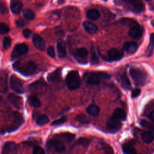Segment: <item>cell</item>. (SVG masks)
I'll use <instances>...</instances> for the list:
<instances>
[{
	"label": "cell",
	"mask_w": 154,
	"mask_h": 154,
	"mask_svg": "<svg viewBox=\"0 0 154 154\" xmlns=\"http://www.w3.org/2000/svg\"><path fill=\"white\" fill-rule=\"evenodd\" d=\"M23 36L26 38H28L31 37V34H32V31L28 29H24L23 31Z\"/></svg>",
	"instance_id": "46"
},
{
	"label": "cell",
	"mask_w": 154,
	"mask_h": 154,
	"mask_svg": "<svg viewBox=\"0 0 154 154\" xmlns=\"http://www.w3.org/2000/svg\"><path fill=\"white\" fill-rule=\"evenodd\" d=\"M27 23H28L26 21H25L24 20H22V19H19L16 21V24L19 27H23V26L26 25Z\"/></svg>",
	"instance_id": "41"
},
{
	"label": "cell",
	"mask_w": 154,
	"mask_h": 154,
	"mask_svg": "<svg viewBox=\"0 0 154 154\" xmlns=\"http://www.w3.org/2000/svg\"><path fill=\"white\" fill-rule=\"evenodd\" d=\"M86 112L88 115L93 117H96V116H97L98 114H99L100 109L97 105L94 104H91L87 108Z\"/></svg>",
	"instance_id": "23"
},
{
	"label": "cell",
	"mask_w": 154,
	"mask_h": 154,
	"mask_svg": "<svg viewBox=\"0 0 154 154\" xmlns=\"http://www.w3.org/2000/svg\"><path fill=\"white\" fill-rule=\"evenodd\" d=\"M88 54V51L84 48H79L75 52V57L77 59V60L79 62H86L84 61V60L86 58Z\"/></svg>",
	"instance_id": "16"
},
{
	"label": "cell",
	"mask_w": 154,
	"mask_h": 154,
	"mask_svg": "<svg viewBox=\"0 0 154 154\" xmlns=\"http://www.w3.org/2000/svg\"><path fill=\"white\" fill-rule=\"evenodd\" d=\"M28 101L30 106L34 108H38L41 105L40 100L35 96H30L28 98Z\"/></svg>",
	"instance_id": "29"
},
{
	"label": "cell",
	"mask_w": 154,
	"mask_h": 154,
	"mask_svg": "<svg viewBox=\"0 0 154 154\" xmlns=\"http://www.w3.org/2000/svg\"><path fill=\"white\" fill-rule=\"evenodd\" d=\"M143 34V28L138 25H135L131 28L129 31V35L135 39H140Z\"/></svg>",
	"instance_id": "12"
},
{
	"label": "cell",
	"mask_w": 154,
	"mask_h": 154,
	"mask_svg": "<svg viewBox=\"0 0 154 154\" xmlns=\"http://www.w3.org/2000/svg\"><path fill=\"white\" fill-rule=\"evenodd\" d=\"M149 118L153 122H154V111H152L150 112L149 115Z\"/></svg>",
	"instance_id": "47"
},
{
	"label": "cell",
	"mask_w": 154,
	"mask_h": 154,
	"mask_svg": "<svg viewBox=\"0 0 154 154\" xmlns=\"http://www.w3.org/2000/svg\"><path fill=\"white\" fill-rule=\"evenodd\" d=\"M13 69L24 76H30L35 73L37 69L35 63L31 60H20L13 64Z\"/></svg>",
	"instance_id": "1"
},
{
	"label": "cell",
	"mask_w": 154,
	"mask_h": 154,
	"mask_svg": "<svg viewBox=\"0 0 154 154\" xmlns=\"http://www.w3.org/2000/svg\"><path fill=\"white\" fill-rule=\"evenodd\" d=\"M82 25L84 29L89 34H95L98 31L97 26L91 22L85 21Z\"/></svg>",
	"instance_id": "19"
},
{
	"label": "cell",
	"mask_w": 154,
	"mask_h": 154,
	"mask_svg": "<svg viewBox=\"0 0 154 154\" xmlns=\"http://www.w3.org/2000/svg\"><path fill=\"white\" fill-rule=\"evenodd\" d=\"M103 1H107V0H103Z\"/></svg>",
	"instance_id": "49"
},
{
	"label": "cell",
	"mask_w": 154,
	"mask_h": 154,
	"mask_svg": "<svg viewBox=\"0 0 154 154\" xmlns=\"http://www.w3.org/2000/svg\"><path fill=\"white\" fill-rule=\"evenodd\" d=\"M100 16V12L96 9H91L87 12V17L92 20H97Z\"/></svg>",
	"instance_id": "24"
},
{
	"label": "cell",
	"mask_w": 154,
	"mask_h": 154,
	"mask_svg": "<svg viewBox=\"0 0 154 154\" xmlns=\"http://www.w3.org/2000/svg\"><path fill=\"white\" fill-rule=\"evenodd\" d=\"M66 82L69 89L71 90H76L79 88L81 84V80L78 72L75 70L69 72L67 75Z\"/></svg>",
	"instance_id": "5"
},
{
	"label": "cell",
	"mask_w": 154,
	"mask_h": 154,
	"mask_svg": "<svg viewBox=\"0 0 154 154\" xmlns=\"http://www.w3.org/2000/svg\"><path fill=\"white\" fill-rule=\"evenodd\" d=\"M84 77L88 84L91 85H97L100 82L102 79H108L110 76L105 72H95L87 73L84 75Z\"/></svg>",
	"instance_id": "3"
},
{
	"label": "cell",
	"mask_w": 154,
	"mask_h": 154,
	"mask_svg": "<svg viewBox=\"0 0 154 154\" xmlns=\"http://www.w3.org/2000/svg\"><path fill=\"white\" fill-rule=\"evenodd\" d=\"M141 138L143 141L146 143V144H150L151 143L154 138V136L153 134L150 132H144L142 135H141Z\"/></svg>",
	"instance_id": "27"
},
{
	"label": "cell",
	"mask_w": 154,
	"mask_h": 154,
	"mask_svg": "<svg viewBox=\"0 0 154 154\" xmlns=\"http://www.w3.org/2000/svg\"><path fill=\"white\" fill-rule=\"evenodd\" d=\"M11 40L8 37H5L2 40V46L4 49H7L11 45Z\"/></svg>",
	"instance_id": "38"
},
{
	"label": "cell",
	"mask_w": 154,
	"mask_h": 154,
	"mask_svg": "<svg viewBox=\"0 0 154 154\" xmlns=\"http://www.w3.org/2000/svg\"><path fill=\"white\" fill-rule=\"evenodd\" d=\"M107 56L109 61H118L122 58L123 57V53L120 50L112 48L108 51Z\"/></svg>",
	"instance_id": "13"
},
{
	"label": "cell",
	"mask_w": 154,
	"mask_h": 154,
	"mask_svg": "<svg viewBox=\"0 0 154 154\" xmlns=\"http://www.w3.org/2000/svg\"><path fill=\"white\" fill-rule=\"evenodd\" d=\"M129 7L130 10L135 13H141L144 10V5L141 0H129Z\"/></svg>",
	"instance_id": "10"
},
{
	"label": "cell",
	"mask_w": 154,
	"mask_h": 154,
	"mask_svg": "<svg viewBox=\"0 0 154 154\" xmlns=\"http://www.w3.org/2000/svg\"><path fill=\"white\" fill-rule=\"evenodd\" d=\"M32 153L34 154H43L45 153V151L42 147H36L34 149Z\"/></svg>",
	"instance_id": "43"
},
{
	"label": "cell",
	"mask_w": 154,
	"mask_h": 154,
	"mask_svg": "<svg viewBox=\"0 0 154 154\" xmlns=\"http://www.w3.org/2000/svg\"><path fill=\"white\" fill-rule=\"evenodd\" d=\"M66 121H67V117L66 116H63V117L60 118L59 119H57V120L54 121L51 125L52 126H58V125H61V124L65 123Z\"/></svg>",
	"instance_id": "40"
},
{
	"label": "cell",
	"mask_w": 154,
	"mask_h": 154,
	"mask_svg": "<svg viewBox=\"0 0 154 154\" xmlns=\"http://www.w3.org/2000/svg\"><path fill=\"white\" fill-rule=\"evenodd\" d=\"M141 93V90L139 88H135L132 91L131 96L132 97H138Z\"/></svg>",
	"instance_id": "44"
},
{
	"label": "cell",
	"mask_w": 154,
	"mask_h": 154,
	"mask_svg": "<svg viewBox=\"0 0 154 154\" xmlns=\"http://www.w3.org/2000/svg\"><path fill=\"white\" fill-rule=\"evenodd\" d=\"M76 120L79 122L81 123H84V124L88 123L90 122V119L88 118L87 116H85L84 114H78L76 117Z\"/></svg>",
	"instance_id": "34"
},
{
	"label": "cell",
	"mask_w": 154,
	"mask_h": 154,
	"mask_svg": "<svg viewBox=\"0 0 154 154\" xmlns=\"http://www.w3.org/2000/svg\"><path fill=\"white\" fill-rule=\"evenodd\" d=\"M28 51V47L24 43H20L18 44L15 46L14 48L11 55V58L12 60L16 59L22 55H23L26 54Z\"/></svg>",
	"instance_id": "9"
},
{
	"label": "cell",
	"mask_w": 154,
	"mask_h": 154,
	"mask_svg": "<svg viewBox=\"0 0 154 154\" xmlns=\"http://www.w3.org/2000/svg\"><path fill=\"white\" fill-rule=\"evenodd\" d=\"M8 99L15 108L19 109H22L23 106V99L21 97L13 93H10L8 96Z\"/></svg>",
	"instance_id": "11"
},
{
	"label": "cell",
	"mask_w": 154,
	"mask_h": 154,
	"mask_svg": "<svg viewBox=\"0 0 154 154\" xmlns=\"http://www.w3.org/2000/svg\"><path fill=\"white\" fill-rule=\"evenodd\" d=\"M47 147L49 150L54 152H63L66 150L63 143L57 139L50 140L47 143Z\"/></svg>",
	"instance_id": "6"
},
{
	"label": "cell",
	"mask_w": 154,
	"mask_h": 154,
	"mask_svg": "<svg viewBox=\"0 0 154 154\" xmlns=\"http://www.w3.org/2000/svg\"><path fill=\"white\" fill-rule=\"evenodd\" d=\"M138 49V45L134 42H126L123 45V49L128 54H133Z\"/></svg>",
	"instance_id": "21"
},
{
	"label": "cell",
	"mask_w": 154,
	"mask_h": 154,
	"mask_svg": "<svg viewBox=\"0 0 154 154\" xmlns=\"http://www.w3.org/2000/svg\"><path fill=\"white\" fill-rule=\"evenodd\" d=\"M58 136L67 142L72 141L75 138V135L70 133H63L59 135Z\"/></svg>",
	"instance_id": "35"
},
{
	"label": "cell",
	"mask_w": 154,
	"mask_h": 154,
	"mask_svg": "<svg viewBox=\"0 0 154 154\" xmlns=\"http://www.w3.org/2000/svg\"><path fill=\"white\" fill-rule=\"evenodd\" d=\"M146 1H151V0H146Z\"/></svg>",
	"instance_id": "48"
},
{
	"label": "cell",
	"mask_w": 154,
	"mask_h": 154,
	"mask_svg": "<svg viewBox=\"0 0 154 154\" xmlns=\"http://www.w3.org/2000/svg\"><path fill=\"white\" fill-rule=\"evenodd\" d=\"M120 82L122 85V86L126 88V89H130L131 88V83L129 81V79L126 75V72H124L122 73L119 76Z\"/></svg>",
	"instance_id": "22"
},
{
	"label": "cell",
	"mask_w": 154,
	"mask_h": 154,
	"mask_svg": "<svg viewBox=\"0 0 154 154\" xmlns=\"http://www.w3.org/2000/svg\"><path fill=\"white\" fill-rule=\"evenodd\" d=\"M61 78V69H58L52 73H49L48 76V79L49 81H57Z\"/></svg>",
	"instance_id": "26"
},
{
	"label": "cell",
	"mask_w": 154,
	"mask_h": 154,
	"mask_svg": "<svg viewBox=\"0 0 154 154\" xmlns=\"http://www.w3.org/2000/svg\"><path fill=\"white\" fill-rule=\"evenodd\" d=\"M0 11L2 14H5L8 12V10L6 5H5V4L2 2L0 3Z\"/></svg>",
	"instance_id": "45"
},
{
	"label": "cell",
	"mask_w": 154,
	"mask_h": 154,
	"mask_svg": "<svg viewBox=\"0 0 154 154\" xmlns=\"http://www.w3.org/2000/svg\"><path fill=\"white\" fill-rule=\"evenodd\" d=\"M49 122V119L46 115H40L38 116L36 120V123L37 125L42 126Z\"/></svg>",
	"instance_id": "32"
},
{
	"label": "cell",
	"mask_w": 154,
	"mask_h": 154,
	"mask_svg": "<svg viewBox=\"0 0 154 154\" xmlns=\"http://www.w3.org/2000/svg\"><path fill=\"white\" fill-rule=\"evenodd\" d=\"M122 150L125 153H135L136 150L135 148L129 143H125L122 146Z\"/></svg>",
	"instance_id": "30"
},
{
	"label": "cell",
	"mask_w": 154,
	"mask_h": 154,
	"mask_svg": "<svg viewBox=\"0 0 154 154\" xmlns=\"http://www.w3.org/2000/svg\"><path fill=\"white\" fill-rule=\"evenodd\" d=\"M140 124L141 125L146 128V129H150V130H154V124H152L146 120H141V121L140 122Z\"/></svg>",
	"instance_id": "36"
},
{
	"label": "cell",
	"mask_w": 154,
	"mask_h": 154,
	"mask_svg": "<svg viewBox=\"0 0 154 154\" xmlns=\"http://www.w3.org/2000/svg\"><path fill=\"white\" fill-rule=\"evenodd\" d=\"M7 76L6 72H0V92H5L7 89Z\"/></svg>",
	"instance_id": "15"
},
{
	"label": "cell",
	"mask_w": 154,
	"mask_h": 154,
	"mask_svg": "<svg viewBox=\"0 0 154 154\" xmlns=\"http://www.w3.org/2000/svg\"><path fill=\"white\" fill-rule=\"evenodd\" d=\"M90 143V140L89 139L86 138H81L78 140V141L76 142V144L86 147L89 145Z\"/></svg>",
	"instance_id": "37"
},
{
	"label": "cell",
	"mask_w": 154,
	"mask_h": 154,
	"mask_svg": "<svg viewBox=\"0 0 154 154\" xmlns=\"http://www.w3.org/2000/svg\"><path fill=\"white\" fill-rule=\"evenodd\" d=\"M23 4L19 0H13L10 4V8L14 14H19L22 10Z\"/></svg>",
	"instance_id": "20"
},
{
	"label": "cell",
	"mask_w": 154,
	"mask_h": 154,
	"mask_svg": "<svg viewBox=\"0 0 154 154\" xmlns=\"http://www.w3.org/2000/svg\"><path fill=\"white\" fill-rule=\"evenodd\" d=\"M113 117L120 120H125L126 119V114L122 109L117 108L113 112Z\"/></svg>",
	"instance_id": "25"
},
{
	"label": "cell",
	"mask_w": 154,
	"mask_h": 154,
	"mask_svg": "<svg viewBox=\"0 0 154 154\" xmlns=\"http://www.w3.org/2000/svg\"><path fill=\"white\" fill-rule=\"evenodd\" d=\"M23 14L25 18L28 20H31L35 17L34 12L29 8H26L23 11Z\"/></svg>",
	"instance_id": "31"
},
{
	"label": "cell",
	"mask_w": 154,
	"mask_h": 154,
	"mask_svg": "<svg viewBox=\"0 0 154 154\" xmlns=\"http://www.w3.org/2000/svg\"><path fill=\"white\" fill-rule=\"evenodd\" d=\"M32 42L34 46L39 50L43 51L46 48V43L43 38L38 34H34L32 37Z\"/></svg>",
	"instance_id": "14"
},
{
	"label": "cell",
	"mask_w": 154,
	"mask_h": 154,
	"mask_svg": "<svg viewBox=\"0 0 154 154\" xmlns=\"http://www.w3.org/2000/svg\"><path fill=\"white\" fill-rule=\"evenodd\" d=\"M23 119L20 113L13 112L10 116L7 124V131L12 132L18 129L23 123Z\"/></svg>",
	"instance_id": "2"
},
{
	"label": "cell",
	"mask_w": 154,
	"mask_h": 154,
	"mask_svg": "<svg viewBox=\"0 0 154 154\" xmlns=\"http://www.w3.org/2000/svg\"><path fill=\"white\" fill-rule=\"evenodd\" d=\"M122 124L120 120L111 117L108 119L106 122V129L108 132L111 133H115L118 132L122 128Z\"/></svg>",
	"instance_id": "7"
},
{
	"label": "cell",
	"mask_w": 154,
	"mask_h": 154,
	"mask_svg": "<svg viewBox=\"0 0 154 154\" xmlns=\"http://www.w3.org/2000/svg\"><path fill=\"white\" fill-rule=\"evenodd\" d=\"M48 54L52 58H54L55 56V51L54 49L52 46H50L48 48V51H47Z\"/></svg>",
	"instance_id": "42"
},
{
	"label": "cell",
	"mask_w": 154,
	"mask_h": 154,
	"mask_svg": "<svg viewBox=\"0 0 154 154\" xmlns=\"http://www.w3.org/2000/svg\"><path fill=\"white\" fill-rule=\"evenodd\" d=\"M57 51L60 58H63L66 54V43L62 40H58L57 42Z\"/></svg>",
	"instance_id": "17"
},
{
	"label": "cell",
	"mask_w": 154,
	"mask_h": 154,
	"mask_svg": "<svg viewBox=\"0 0 154 154\" xmlns=\"http://www.w3.org/2000/svg\"><path fill=\"white\" fill-rule=\"evenodd\" d=\"M91 61L92 64H96L99 63V57L97 55V53L95 49V48H92L91 49Z\"/></svg>",
	"instance_id": "33"
},
{
	"label": "cell",
	"mask_w": 154,
	"mask_h": 154,
	"mask_svg": "<svg viewBox=\"0 0 154 154\" xmlns=\"http://www.w3.org/2000/svg\"><path fill=\"white\" fill-rule=\"evenodd\" d=\"M9 31H10V28L7 24L4 23H0V34H4L8 32Z\"/></svg>",
	"instance_id": "39"
},
{
	"label": "cell",
	"mask_w": 154,
	"mask_h": 154,
	"mask_svg": "<svg viewBox=\"0 0 154 154\" xmlns=\"http://www.w3.org/2000/svg\"><path fill=\"white\" fill-rule=\"evenodd\" d=\"M131 78L137 86L143 85L147 80V75L145 72L138 68L132 67L129 70Z\"/></svg>",
	"instance_id": "4"
},
{
	"label": "cell",
	"mask_w": 154,
	"mask_h": 154,
	"mask_svg": "<svg viewBox=\"0 0 154 154\" xmlns=\"http://www.w3.org/2000/svg\"><path fill=\"white\" fill-rule=\"evenodd\" d=\"M17 150V145L13 142H7L5 143L3 149L2 153H13L16 152Z\"/></svg>",
	"instance_id": "18"
},
{
	"label": "cell",
	"mask_w": 154,
	"mask_h": 154,
	"mask_svg": "<svg viewBox=\"0 0 154 154\" xmlns=\"http://www.w3.org/2000/svg\"><path fill=\"white\" fill-rule=\"evenodd\" d=\"M154 50V33H152L150 36L149 44L147 48L146 53L147 56H150Z\"/></svg>",
	"instance_id": "28"
},
{
	"label": "cell",
	"mask_w": 154,
	"mask_h": 154,
	"mask_svg": "<svg viewBox=\"0 0 154 154\" xmlns=\"http://www.w3.org/2000/svg\"><path fill=\"white\" fill-rule=\"evenodd\" d=\"M10 86L11 88L17 93H22L24 92L23 82L14 75L11 76Z\"/></svg>",
	"instance_id": "8"
}]
</instances>
